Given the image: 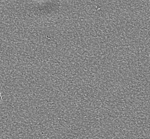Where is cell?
I'll return each instance as SVG.
<instances>
[{
    "instance_id": "obj_1",
    "label": "cell",
    "mask_w": 150,
    "mask_h": 139,
    "mask_svg": "<svg viewBox=\"0 0 150 139\" xmlns=\"http://www.w3.org/2000/svg\"><path fill=\"white\" fill-rule=\"evenodd\" d=\"M1 100H2V98H1V91H0V103L1 102Z\"/></svg>"
}]
</instances>
